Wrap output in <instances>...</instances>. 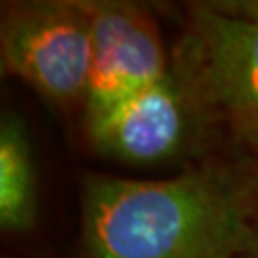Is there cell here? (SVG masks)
Returning <instances> with one entry per match:
<instances>
[{
	"label": "cell",
	"mask_w": 258,
	"mask_h": 258,
	"mask_svg": "<svg viewBox=\"0 0 258 258\" xmlns=\"http://www.w3.org/2000/svg\"><path fill=\"white\" fill-rule=\"evenodd\" d=\"M256 170L222 163L172 178L83 180L86 258H247Z\"/></svg>",
	"instance_id": "6da1fadb"
},
{
	"label": "cell",
	"mask_w": 258,
	"mask_h": 258,
	"mask_svg": "<svg viewBox=\"0 0 258 258\" xmlns=\"http://www.w3.org/2000/svg\"><path fill=\"white\" fill-rule=\"evenodd\" d=\"M170 73L201 122L258 155V19L220 2L191 4Z\"/></svg>",
	"instance_id": "7a4b0ae2"
},
{
	"label": "cell",
	"mask_w": 258,
	"mask_h": 258,
	"mask_svg": "<svg viewBox=\"0 0 258 258\" xmlns=\"http://www.w3.org/2000/svg\"><path fill=\"white\" fill-rule=\"evenodd\" d=\"M90 55V18L84 0L2 4V73L18 77L54 107H84Z\"/></svg>",
	"instance_id": "3957f363"
},
{
	"label": "cell",
	"mask_w": 258,
	"mask_h": 258,
	"mask_svg": "<svg viewBox=\"0 0 258 258\" xmlns=\"http://www.w3.org/2000/svg\"><path fill=\"white\" fill-rule=\"evenodd\" d=\"M90 18V79L84 128L170 73L168 54L151 12L134 2L84 0Z\"/></svg>",
	"instance_id": "277c9868"
},
{
	"label": "cell",
	"mask_w": 258,
	"mask_h": 258,
	"mask_svg": "<svg viewBox=\"0 0 258 258\" xmlns=\"http://www.w3.org/2000/svg\"><path fill=\"white\" fill-rule=\"evenodd\" d=\"M199 122L182 86L168 73L84 130L100 153L146 166L180 155Z\"/></svg>",
	"instance_id": "5b68a950"
},
{
	"label": "cell",
	"mask_w": 258,
	"mask_h": 258,
	"mask_svg": "<svg viewBox=\"0 0 258 258\" xmlns=\"http://www.w3.org/2000/svg\"><path fill=\"white\" fill-rule=\"evenodd\" d=\"M35 163L23 120L6 113L0 124V228L23 233L37 222Z\"/></svg>",
	"instance_id": "8992f818"
},
{
	"label": "cell",
	"mask_w": 258,
	"mask_h": 258,
	"mask_svg": "<svg viewBox=\"0 0 258 258\" xmlns=\"http://www.w3.org/2000/svg\"><path fill=\"white\" fill-rule=\"evenodd\" d=\"M224 8L231 10L235 14L247 16V18L258 19V0H247V2H220Z\"/></svg>",
	"instance_id": "52a82bcc"
},
{
	"label": "cell",
	"mask_w": 258,
	"mask_h": 258,
	"mask_svg": "<svg viewBox=\"0 0 258 258\" xmlns=\"http://www.w3.org/2000/svg\"><path fill=\"white\" fill-rule=\"evenodd\" d=\"M247 258H258V178H256V194H254V218H252V239Z\"/></svg>",
	"instance_id": "ba28073f"
}]
</instances>
